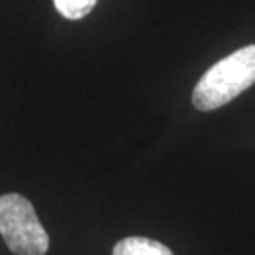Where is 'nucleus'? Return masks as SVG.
<instances>
[{
	"instance_id": "nucleus-1",
	"label": "nucleus",
	"mask_w": 255,
	"mask_h": 255,
	"mask_svg": "<svg viewBox=\"0 0 255 255\" xmlns=\"http://www.w3.org/2000/svg\"><path fill=\"white\" fill-rule=\"evenodd\" d=\"M255 83V45H249L211 66L192 91V103L201 111L227 105Z\"/></svg>"
},
{
	"instance_id": "nucleus-2",
	"label": "nucleus",
	"mask_w": 255,
	"mask_h": 255,
	"mask_svg": "<svg viewBox=\"0 0 255 255\" xmlns=\"http://www.w3.org/2000/svg\"><path fill=\"white\" fill-rule=\"evenodd\" d=\"M0 236L15 255H45L50 247L32 202L13 192L0 197Z\"/></svg>"
},
{
	"instance_id": "nucleus-3",
	"label": "nucleus",
	"mask_w": 255,
	"mask_h": 255,
	"mask_svg": "<svg viewBox=\"0 0 255 255\" xmlns=\"http://www.w3.org/2000/svg\"><path fill=\"white\" fill-rule=\"evenodd\" d=\"M113 255H172V252L161 242L151 239L128 237L116 244Z\"/></svg>"
},
{
	"instance_id": "nucleus-4",
	"label": "nucleus",
	"mask_w": 255,
	"mask_h": 255,
	"mask_svg": "<svg viewBox=\"0 0 255 255\" xmlns=\"http://www.w3.org/2000/svg\"><path fill=\"white\" fill-rule=\"evenodd\" d=\"M98 0H53L58 13H62L65 18L80 20L86 17Z\"/></svg>"
}]
</instances>
